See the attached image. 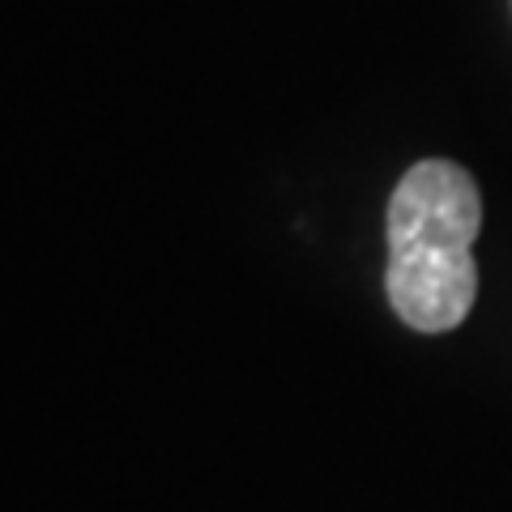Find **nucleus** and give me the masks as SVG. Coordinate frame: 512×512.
<instances>
[{
	"label": "nucleus",
	"instance_id": "1",
	"mask_svg": "<svg viewBox=\"0 0 512 512\" xmlns=\"http://www.w3.org/2000/svg\"><path fill=\"white\" fill-rule=\"evenodd\" d=\"M483 197L466 167L427 158L410 167L389 201V303L410 329L448 333L478 295L474 239Z\"/></svg>",
	"mask_w": 512,
	"mask_h": 512
}]
</instances>
